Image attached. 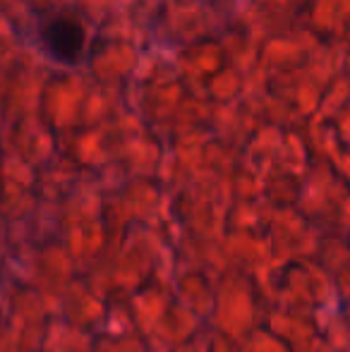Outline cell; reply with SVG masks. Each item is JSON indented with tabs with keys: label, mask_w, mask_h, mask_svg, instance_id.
Returning <instances> with one entry per match:
<instances>
[{
	"label": "cell",
	"mask_w": 350,
	"mask_h": 352,
	"mask_svg": "<svg viewBox=\"0 0 350 352\" xmlns=\"http://www.w3.org/2000/svg\"><path fill=\"white\" fill-rule=\"evenodd\" d=\"M41 46L46 56L61 65H80L87 46V29L80 19L56 14L41 24Z\"/></svg>",
	"instance_id": "6da1fadb"
}]
</instances>
